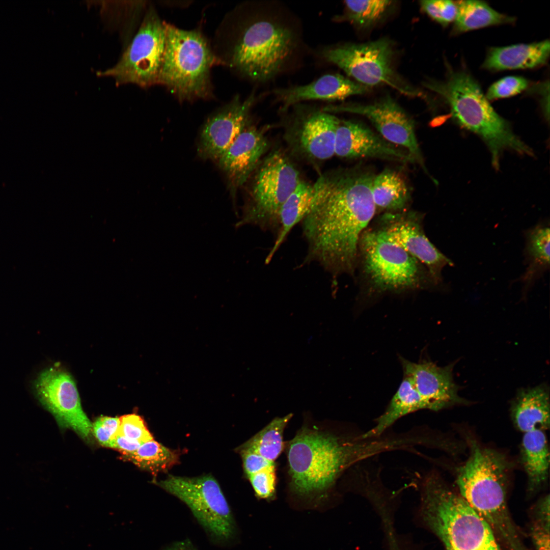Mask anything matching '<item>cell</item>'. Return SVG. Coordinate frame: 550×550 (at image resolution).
Segmentation results:
<instances>
[{"label": "cell", "instance_id": "4316f807", "mask_svg": "<svg viewBox=\"0 0 550 550\" xmlns=\"http://www.w3.org/2000/svg\"><path fill=\"white\" fill-rule=\"evenodd\" d=\"M421 409H425L421 398L411 381L403 376L384 412L375 419L372 428L362 433V437L365 439L380 437L397 420Z\"/></svg>", "mask_w": 550, "mask_h": 550}, {"label": "cell", "instance_id": "ba28073f", "mask_svg": "<svg viewBox=\"0 0 550 550\" xmlns=\"http://www.w3.org/2000/svg\"><path fill=\"white\" fill-rule=\"evenodd\" d=\"M302 180L288 153L280 149L268 152L246 182L242 216L235 228L251 225L277 235L281 207Z\"/></svg>", "mask_w": 550, "mask_h": 550}, {"label": "cell", "instance_id": "ac0fdd59", "mask_svg": "<svg viewBox=\"0 0 550 550\" xmlns=\"http://www.w3.org/2000/svg\"><path fill=\"white\" fill-rule=\"evenodd\" d=\"M269 148L264 132L251 122L216 161L225 175L233 201Z\"/></svg>", "mask_w": 550, "mask_h": 550}, {"label": "cell", "instance_id": "f35d334b", "mask_svg": "<svg viewBox=\"0 0 550 550\" xmlns=\"http://www.w3.org/2000/svg\"><path fill=\"white\" fill-rule=\"evenodd\" d=\"M239 449L244 471L248 477L274 465V462L267 460L257 453L249 450Z\"/></svg>", "mask_w": 550, "mask_h": 550}, {"label": "cell", "instance_id": "60d3db41", "mask_svg": "<svg viewBox=\"0 0 550 550\" xmlns=\"http://www.w3.org/2000/svg\"><path fill=\"white\" fill-rule=\"evenodd\" d=\"M162 550H198L188 539L173 542Z\"/></svg>", "mask_w": 550, "mask_h": 550}, {"label": "cell", "instance_id": "277c9868", "mask_svg": "<svg viewBox=\"0 0 550 550\" xmlns=\"http://www.w3.org/2000/svg\"><path fill=\"white\" fill-rule=\"evenodd\" d=\"M468 459L457 471L458 493L489 525L503 550H529L509 513V464L497 451L472 440Z\"/></svg>", "mask_w": 550, "mask_h": 550}, {"label": "cell", "instance_id": "e0dca14e", "mask_svg": "<svg viewBox=\"0 0 550 550\" xmlns=\"http://www.w3.org/2000/svg\"><path fill=\"white\" fill-rule=\"evenodd\" d=\"M256 100L254 92L243 100L236 95L208 118L198 143L197 151L201 158L218 160L251 122V109Z\"/></svg>", "mask_w": 550, "mask_h": 550}, {"label": "cell", "instance_id": "9a60e30c", "mask_svg": "<svg viewBox=\"0 0 550 550\" xmlns=\"http://www.w3.org/2000/svg\"><path fill=\"white\" fill-rule=\"evenodd\" d=\"M38 397L62 427L88 438L92 425L84 411L75 382L71 374L58 365L42 371L34 383Z\"/></svg>", "mask_w": 550, "mask_h": 550}, {"label": "cell", "instance_id": "52a82bcc", "mask_svg": "<svg viewBox=\"0 0 550 550\" xmlns=\"http://www.w3.org/2000/svg\"><path fill=\"white\" fill-rule=\"evenodd\" d=\"M164 28L158 84L180 101L211 98V70L219 62L207 38L199 30H183L165 22Z\"/></svg>", "mask_w": 550, "mask_h": 550}, {"label": "cell", "instance_id": "8fae6325", "mask_svg": "<svg viewBox=\"0 0 550 550\" xmlns=\"http://www.w3.org/2000/svg\"><path fill=\"white\" fill-rule=\"evenodd\" d=\"M165 42L164 22L155 9L149 6L138 31L117 63L97 74L113 78L118 85L132 84L147 88L158 85Z\"/></svg>", "mask_w": 550, "mask_h": 550}, {"label": "cell", "instance_id": "cb8c5ba5", "mask_svg": "<svg viewBox=\"0 0 550 550\" xmlns=\"http://www.w3.org/2000/svg\"><path fill=\"white\" fill-rule=\"evenodd\" d=\"M521 458L527 476L528 492L533 494L546 483L548 476L549 452L544 431L535 429L524 433Z\"/></svg>", "mask_w": 550, "mask_h": 550}, {"label": "cell", "instance_id": "6da1fadb", "mask_svg": "<svg viewBox=\"0 0 550 550\" xmlns=\"http://www.w3.org/2000/svg\"><path fill=\"white\" fill-rule=\"evenodd\" d=\"M374 176L359 166L319 175L313 206L301 222L307 246L305 263L317 264L334 279L354 273L361 236L376 212Z\"/></svg>", "mask_w": 550, "mask_h": 550}, {"label": "cell", "instance_id": "83f0119b", "mask_svg": "<svg viewBox=\"0 0 550 550\" xmlns=\"http://www.w3.org/2000/svg\"><path fill=\"white\" fill-rule=\"evenodd\" d=\"M525 257L528 267L522 276L525 293L549 268V228L539 224L525 233Z\"/></svg>", "mask_w": 550, "mask_h": 550}, {"label": "cell", "instance_id": "484cf974", "mask_svg": "<svg viewBox=\"0 0 550 550\" xmlns=\"http://www.w3.org/2000/svg\"><path fill=\"white\" fill-rule=\"evenodd\" d=\"M371 192L376 212L405 211L411 199L410 188L403 176L389 168L375 175Z\"/></svg>", "mask_w": 550, "mask_h": 550}, {"label": "cell", "instance_id": "8992f818", "mask_svg": "<svg viewBox=\"0 0 550 550\" xmlns=\"http://www.w3.org/2000/svg\"><path fill=\"white\" fill-rule=\"evenodd\" d=\"M424 86L439 95L461 127L479 135L488 146L493 164L499 165L505 149L521 154L532 151L512 131L509 123L494 110L477 81L464 71H452L444 81L429 80Z\"/></svg>", "mask_w": 550, "mask_h": 550}, {"label": "cell", "instance_id": "30bf717a", "mask_svg": "<svg viewBox=\"0 0 550 550\" xmlns=\"http://www.w3.org/2000/svg\"><path fill=\"white\" fill-rule=\"evenodd\" d=\"M359 248L366 276L379 292L419 288L427 279L434 283L422 264L391 241L380 229L365 230Z\"/></svg>", "mask_w": 550, "mask_h": 550}, {"label": "cell", "instance_id": "9c48e42d", "mask_svg": "<svg viewBox=\"0 0 550 550\" xmlns=\"http://www.w3.org/2000/svg\"><path fill=\"white\" fill-rule=\"evenodd\" d=\"M183 502L213 544L228 547L238 539V526L217 481L211 475H169L156 483Z\"/></svg>", "mask_w": 550, "mask_h": 550}, {"label": "cell", "instance_id": "f1b7e54d", "mask_svg": "<svg viewBox=\"0 0 550 550\" xmlns=\"http://www.w3.org/2000/svg\"><path fill=\"white\" fill-rule=\"evenodd\" d=\"M457 14L452 28V35H458L491 25L513 23L515 19L499 13L483 1H456Z\"/></svg>", "mask_w": 550, "mask_h": 550}, {"label": "cell", "instance_id": "2e32d148", "mask_svg": "<svg viewBox=\"0 0 550 550\" xmlns=\"http://www.w3.org/2000/svg\"><path fill=\"white\" fill-rule=\"evenodd\" d=\"M380 220L388 238L424 265L435 284L440 283L443 269L453 263L426 236L420 215L406 210L384 213Z\"/></svg>", "mask_w": 550, "mask_h": 550}, {"label": "cell", "instance_id": "ab89813d", "mask_svg": "<svg viewBox=\"0 0 550 550\" xmlns=\"http://www.w3.org/2000/svg\"><path fill=\"white\" fill-rule=\"evenodd\" d=\"M142 444L117 434L112 448L117 449L126 457L135 452Z\"/></svg>", "mask_w": 550, "mask_h": 550}, {"label": "cell", "instance_id": "4dcf8cb0", "mask_svg": "<svg viewBox=\"0 0 550 550\" xmlns=\"http://www.w3.org/2000/svg\"><path fill=\"white\" fill-rule=\"evenodd\" d=\"M126 457L139 467L155 475L167 472L178 463L179 453L153 439L142 444L135 452Z\"/></svg>", "mask_w": 550, "mask_h": 550}, {"label": "cell", "instance_id": "7a4b0ae2", "mask_svg": "<svg viewBox=\"0 0 550 550\" xmlns=\"http://www.w3.org/2000/svg\"><path fill=\"white\" fill-rule=\"evenodd\" d=\"M219 64L253 81L265 82L281 73L299 44L292 25L278 15L261 11L227 16L219 31Z\"/></svg>", "mask_w": 550, "mask_h": 550}, {"label": "cell", "instance_id": "74e56055", "mask_svg": "<svg viewBox=\"0 0 550 550\" xmlns=\"http://www.w3.org/2000/svg\"><path fill=\"white\" fill-rule=\"evenodd\" d=\"M530 536L536 550H549V521L533 518Z\"/></svg>", "mask_w": 550, "mask_h": 550}, {"label": "cell", "instance_id": "e575fe53", "mask_svg": "<svg viewBox=\"0 0 550 550\" xmlns=\"http://www.w3.org/2000/svg\"><path fill=\"white\" fill-rule=\"evenodd\" d=\"M528 86V81L522 77L507 76L491 85L485 96L488 100L507 98L521 93Z\"/></svg>", "mask_w": 550, "mask_h": 550}, {"label": "cell", "instance_id": "1f68e13d", "mask_svg": "<svg viewBox=\"0 0 550 550\" xmlns=\"http://www.w3.org/2000/svg\"><path fill=\"white\" fill-rule=\"evenodd\" d=\"M392 3L383 0L346 1L344 14L339 17L358 26L368 27L383 17Z\"/></svg>", "mask_w": 550, "mask_h": 550}, {"label": "cell", "instance_id": "f546056e", "mask_svg": "<svg viewBox=\"0 0 550 550\" xmlns=\"http://www.w3.org/2000/svg\"><path fill=\"white\" fill-rule=\"evenodd\" d=\"M292 415L276 418L239 449L254 451L274 462L283 450L284 430Z\"/></svg>", "mask_w": 550, "mask_h": 550}, {"label": "cell", "instance_id": "d6a6232c", "mask_svg": "<svg viewBox=\"0 0 550 550\" xmlns=\"http://www.w3.org/2000/svg\"><path fill=\"white\" fill-rule=\"evenodd\" d=\"M423 11L431 19L443 26L454 22L457 14L456 2L452 1H422L420 2Z\"/></svg>", "mask_w": 550, "mask_h": 550}, {"label": "cell", "instance_id": "3957f363", "mask_svg": "<svg viewBox=\"0 0 550 550\" xmlns=\"http://www.w3.org/2000/svg\"><path fill=\"white\" fill-rule=\"evenodd\" d=\"M340 436L301 429L289 443L287 457L290 486L298 497L320 500L339 477L353 464L393 449L391 439Z\"/></svg>", "mask_w": 550, "mask_h": 550}, {"label": "cell", "instance_id": "8d00e7d4", "mask_svg": "<svg viewBox=\"0 0 550 550\" xmlns=\"http://www.w3.org/2000/svg\"><path fill=\"white\" fill-rule=\"evenodd\" d=\"M119 425V418L101 417L95 422L92 428L98 442L102 445L112 448Z\"/></svg>", "mask_w": 550, "mask_h": 550}, {"label": "cell", "instance_id": "44dd1931", "mask_svg": "<svg viewBox=\"0 0 550 550\" xmlns=\"http://www.w3.org/2000/svg\"><path fill=\"white\" fill-rule=\"evenodd\" d=\"M369 89L342 75L328 74L305 85L276 89L273 93L281 102L282 111L285 112L304 101L342 100L353 95L366 93Z\"/></svg>", "mask_w": 550, "mask_h": 550}, {"label": "cell", "instance_id": "d590c367", "mask_svg": "<svg viewBox=\"0 0 550 550\" xmlns=\"http://www.w3.org/2000/svg\"><path fill=\"white\" fill-rule=\"evenodd\" d=\"M257 498L269 500L276 492L275 465L248 477Z\"/></svg>", "mask_w": 550, "mask_h": 550}, {"label": "cell", "instance_id": "836d02e7", "mask_svg": "<svg viewBox=\"0 0 550 550\" xmlns=\"http://www.w3.org/2000/svg\"><path fill=\"white\" fill-rule=\"evenodd\" d=\"M118 434L135 442L143 444L153 439L143 420L136 414H129L119 418Z\"/></svg>", "mask_w": 550, "mask_h": 550}, {"label": "cell", "instance_id": "603a6c76", "mask_svg": "<svg viewBox=\"0 0 550 550\" xmlns=\"http://www.w3.org/2000/svg\"><path fill=\"white\" fill-rule=\"evenodd\" d=\"M511 417L516 427L524 433L549 427V396L545 386L521 390L511 406Z\"/></svg>", "mask_w": 550, "mask_h": 550}, {"label": "cell", "instance_id": "d4e9b609", "mask_svg": "<svg viewBox=\"0 0 550 550\" xmlns=\"http://www.w3.org/2000/svg\"><path fill=\"white\" fill-rule=\"evenodd\" d=\"M315 187L302 180L283 204L279 214V230L274 244L265 259L269 263L291 230L310 211L315 199Z\"/></svg>", "mask_w": 550, "mask_h": 550}, {"label": "cell", "instance_id": "b9f144b4", "mask_svg": "<svg viewBox=\"0 0 550 550\" xmlns=\"http://www.w3.org/2000/svg\"><path fill=\"white\" fill-rule=\"evenodd\" d=\"M390 550H399V548H398L397 547H393V548H391L390 549Z\"/></svg>", "mask_w": 550, "mask_h": 550}, {"label": "cell", "instance_id": "5b68a950", "mask_svg": "<svg viewBox=\"0 0 550 550\" xmlns=\"http://www.w3.org/2000/svg\"><path fill=\"white\" fill-rule=\"evenodd\" d=\"M420 513L445 550H503L487 522L436 473L421 482Z\"/></svg>", "mask_w": 550, "mask_h": 550}, {"label": "cell", "instance_id": "7402d4cb", "mask_svg": "<svg viewBox=\"0 0 550 550\" xmlns=\"http://www.w3.org/2000/svg\"><path fill=\"white\" fill-rule=\"evenodd\" d=\"M549 55L548 40L492 47L482 67L492 71L532 69L545 64Z\"/></svg>", "mask_w": 550, "mask_h": 550}, {"label": "cell", "instance_id": "5bb4252c", "mask_svg": "<svg viewBox=\"0 0 550 550\" xmlns=\"http://www.w3.org/2000/svg\"><path fill=\"white\" fill-rule=\"evenodd\" d=\"M322 109L332 114L345 112L366 117L384 139L403 147L415 162L428 174L416 137L414 121L390 96L369 104H331Z\"/></svg>", "mask_w": 550, "mask_h": 550}, {"label": "cell", "instance_id": "4fadbf2b", "mask_svg": "<svg viewBox=\"0 0 550 550\" xmlns=\"http://www.w3.org/2000/svg\"><path fill=\"white\" fill-rule=\"evenodd\" d=\"M340 120L322 109L296 108L284 131L288 154L312 164L335 155L336 134Z\"/></svg>", "mask_w": 550, "mask_h": 550}, {"label": "cell", "instance_id": "ffe728a7", "mask_svg": "<svg viewBox=\"0 0 550 550\" xmlns=\"http://www.w3.org/2000/svg\"><path fill=\"white\" fill-rule=\"evenodd\" d=\"M335 155L346 158H376L415 163L405 150L386 141L361 123L341 120L337 129Z\"/></svg>", "mask_w": 550, "mask_h": 550}, {"label": "cell", "instance_id": "d6986e66", "mask_svg": "<svg viewBox=\"0 0 550 550\" xmlns=\"http://www.w3.org/2000/svg\"><path fill=\"white\" fill-rule=\"evenodd\" d=\"M403 376L412 382L425 409L438 411L457 403H465L458 394L451 364L442 367L427 361L415 363L399 356Z\"/></svg>", "mask_w": 550, "mask_h": 550}, {"label": "cell", "instance_id": "7c38bea8", "mask_svg": "<svg viewBox=\"0 0 550 550\" xmlns=\"http://www.w3.org/2000/svg\"><path fill=\"white\" fill-rule=\"evenodd\" d=\"M393 54L391 42L384 38L325 47L321 51L326 61L365 86L386 85L408 96L423 97V93L403 81L395 73Z\"/></svg>", "mask_w": 550, "mask_h": 550}]
</instances>
